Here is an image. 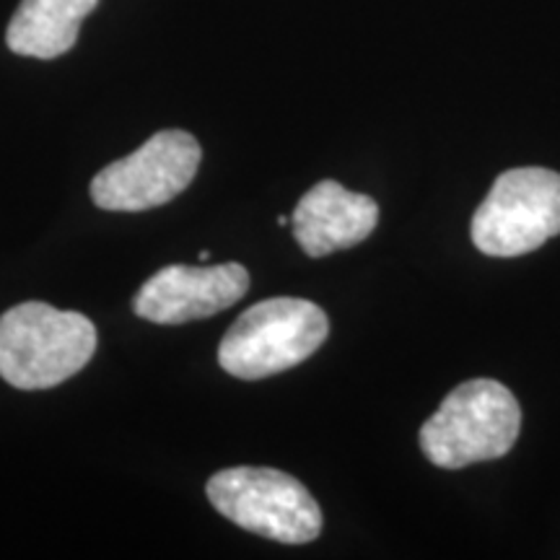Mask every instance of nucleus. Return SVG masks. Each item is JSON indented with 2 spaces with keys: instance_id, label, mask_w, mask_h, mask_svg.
<instances>
[{
  "instance_id": "f257e3e1",
  "label": "nucleus",
  "mask_w": 560,
  "mask_h": 560,
  "mask_svg": "<svg viewBox=\"0 0 560 560\" xmlns=\"http://www.w3.org/2000/svg\"><path fill=\"white\" fill-rule=\"evenodd\" d=\"M96 353V327L79 312L24 301L0 317V376L16 389L58 387Z\"/></svg>"
},
{
  "instance_id": "f03ea898",
  "label": "nucleus",
  "mask_w": 560,
  "mask_h": 560,
  "mask_svg": "<svg viewBox=\"0 0 560 560\" xmlns=\"http://www.w3.org/2000/svg\"><path fill=\"white\" fill-rule=\"evenodd\" d=\"M522 431V408L506 384L470 380L454 387L420 429V450L441 470L501 459Z\"/></svg>"
},
{
  "instance_id": "7ed1b4c3",
  "label": "nucleus",
  "mask_w": 560,
  "mask_h": 560,
  "mask_svg": "<svg viewBox=\"0 0 560 560\" xmlns=\"http://www.w3.org/2000/svg\"><path fill=\"white\" fill-rule=\"evenodd\" d=\"M330 335L322 306L306 299H265L249 306L219 346V363L244 382L276 376L317 353Z\"/></svg>"
},
{
  "instance_id": "20e7f679",
  "label": "nucleus",
  "mask_w": 560,
  "mask_h": 560,
  "mask_svg": "<svg viewBox=\"0 0 560 560\" xmlns=\"http://www.w3.org/2000/svg\"><path fill=\"white\" fill-rule=\"evenodd\" d=\"M206 493L229 522L268 540L304 545L322 532V509L304 482L272 467H229L208 480Z\"/></svg>"
},
{
  "instance_id": "39448f33",
  "label": "nucleus",
  "mask_w": 560,
  "mask_h": 560,
  "mask_svg": "<svg viewBox=\"0 0 560 560\" xmlns=\"http://www.w3.org/2000/svg\"><path fill=\"white\" fill-rule=\"evenodd\" d=\"M560 234V174L522 166L495 177L472 215V244L488 257H522Z\"/></svg>"
},
{
  "instance_id": "423d86ee",
  "label": "nucleus",
  "mask_w": 560,
  "mask_h": 560,
  "mask_svg": "<svg viewBox=\"0 0 560 560\" xmlns=\"http://www.w3.org/2000/svg\"><path fill=\"white\" fill-rule=\"evenodd\" d=\"M202 151L185 130H161L91 179V200L102 210L140 213L166 206L192 185Z\"/></svg>"
},
{
  "instance_id": "0eeeda50",
  "label": "nucleus",
  "mask_w": 560,
  "mask_h": 560,
  "mask_svg": "<svg viewBox=\"0 0 560 560\" xmlns=\"http://www.w3.org/2000/svg\"><path fill=\"white\" fill-rule=\"evenodd\" d=\"M249 291V272L240 262L226 265H170L143 283L132 299V312L153 325H185L213 317Z\"/></svg>"
},
{
  "instance_id": "6e6552de",
  "label": "nucleus",
  "mask_w": 560,
  "mask_h": 560,
  "mask_svg": "<svg viewBox=\"0 0 560 560\" xmlns=\"http://www.w3.org/2000/svg\"><path fill=\"white\" fill-rule=\"evenodd\" d=\"M380 206L374 198L350 192L340 182L325 179L299 200L291 215L293 240L310 257L350 249L374 234Z\"/></svg>"
},
{
  "instance_id": "1a4fd4ad",
  "label": "nucleus",
  "mask_w": 560,
  "mask_h": 560,
  "mask_svg": "<svg viewBox=\"0 0 560 560\" xmlns=\"http://www.w3.org/2000/svg\"><path fill=\"white\" fill-rule=\"evenodd\" d=\"M100 0H21L13 13L5 42L11 52L24 58L52 60L75 45L81 21Z\"/></svg>"
},
{
  "instance_id": "9d476101",
  "label": "nucleus",
  "mask_w": 560,
  "mask_h": 560,
  "mask_svg": "<svg viewBox=\"0 0 560 560\" xmlns=\"http://www.w3.org/2000/svg\"><path fill=\"white\" fill-rule=\"evenodd\" d=\"M278 226H289V215H278Z\"/></svg>"
},
{
  "instance_id": "9b49d317",
  "label": "nucleus",
  "mask_w": 560,
  "mask_h": 560,
  "mask_svg": "<svg viewBox=\"0 0 560 560\" xmlns=\"http://www.w3.org/2000/svg\"><path fill=\"white\" fill-rule=\"evenodd\" d=\"M198 257H200V260H202V262H206V260H210V252H208V249H202Z\"/></svg>"
}]
</instances>
